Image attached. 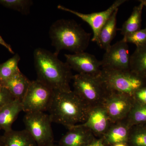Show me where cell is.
<instances>
[{
    "mask_svg": "<svg viewBox=\"0 0 146 146\" xmlns=\"http://www.w3.org/2000/svg\"><path fill=\"white\" fill-rule=\"evenodd\" d=\"M119 8L115 10L107 22L102 28L99 35L97 44L101 48L107 50L111 46V43L116 35L117 31V15Z\"/></svg>",
    "mask_w": 146,
    "mask_h": 146,
    "instance_id": "e0dca14e",
    "label": "cell"
},
{
    "mask_svg": "<svg viewBox=\"0 0 146 146\" xmlns=\"http://www.w3.org/2000/svg\"><path fill=\"white\" fill-rule=\"evenodd\" d=\"M31 81L19 71L10 78L0 83V85L8 90L14 100L22 102Z\"/></svg>",
    "mask_w": 146,
    "mask_h": 146,
    "instance_id": "9a60e30c",
    "label": "cell"
},
{
    "mask_svg": "<svg viewBox=\"0 0 146 146\" xmlns=\"http://www.w3.org/2000/svg\"><path fill=\"white\" fill-rule=\"evenodd\" d=\"M26 130L28 131L37 146H47L54 143V134L49 115L44 112L26 113L23 118Z\"/></svg>",
    "mask_w": 146,
    "mask_h": 146,
    "instance_id": "8992f818",
    "label": "cell"
},
{
    "mask_svg": "<svg viewBox=\"0 0 146 146\" xmlns=\"http://www.w3.org/2000/svg\"><path fill=\"white\" fill-rule=\"evenodd\" d=\"M141 1L143 3L144 6L145 7H146V0H141Z\"/></svg>",
    "mask_w": 146,
    "mask_h": 146,
    "instance_id": "1f68e13d",
    "label": "cell"
},
{
    "mask_svg": "<svg viewBox=\"0 0 146 146\" xmlns=\"http://www.w3.org/2000/svg\"><path fill=\"white\" fill-rule=\"evenodd\" d=\"M131 127L125 119L113 123L102 136L106 146L115 144L128 143Z\"/></svg>",
    "mask_w": 146,
    "mask_h": 146,
    "instance_id": "5bb4252c",
    "label": "cell"
},
{
    "mask_svg": "<svg viewBox=\"0 0 146 146\" xmlns=\"http://www.w3.org/2000/svg\"><path fill=\"white\" fill-rule=\"evenodd\" d=\"M111 146H129L128 143H119L115 144Z\"/></svg>",
    "mask_w": 146,
    "mask_h": 146,
    "instance_id": "f546056e",
    "label": "cell"
},
{
    "mask_svg": "<svg viewBox=\"0 0 146 146\" xmlns=\"http://www.w3.org/2000/svg\"><path fill=\"white\" fill-rule=\"evenodd\" d=\"M64 56L71 69L78 74L95 76L100 75L101 62L94 55L83 52Z\"/></svg>",
    "mask_w": 146,
    "mask_h": 146,
    "instance_id": "8fae6325",
    "label": "cell"
},
{
    "mask_svg": "<svg viewBox=\"0 0 146 146\" xmlns=\"http://www.w3.org/2000/svg\"><path fill=\"white\" fill-rule=\"evenodd\" d=\"M73 91L91 108L102 105L109 91L100 76L73 75Z\"/></svg>",
    "mask_w": 146,
    "mask_h": 146,
    "instance_id": "5b68a950",
    "label": "cell"
},
{
    "mask_svg": "<svg viewBox=\"0 0 146 146\" xmlns=\"http://www.w3.org/2000/svg\"><path fill=\"white\" fill-rule=\"evenodd\" d=\"M4 146H37L36 142L25 129H13L5 132L3 135Z\"/></svg>",
    "mask_w": 146,
    "mask_h": 146,
    "instance_id": "ac0fdd59",
    "label": "cell"
},
{
    "mask_svg": "<svg viewBox=\"0 0 146 146\" xmlns=\"http://www.w3.org/2000/svg\"><path fill=\"white\" fill-rule=\"evenodd\" d=\"M130 57L128 43L122 39L106 50L101 60L102 69L130 70Z\"/></svg>",
    "mask_w": 146,
    "mask_h": 146,
    "instance_id": "ba28073f",
    "label": "cell"
},
{
    "mask_svg": "<svg viewBox=\"0 0 146 146\" xmlns=\"http://www.w3.org/2000/svg\"><path fill=\"white\" fill-rule=\"evenodd\" d=\"M20 60L19 55L16 54L13 57L0 64V83L5 81L20 71L18 68Z\"/></svg>",
    "mask_w": 146,
    "mask_h": 146,
    "instance_id": "7402d4cb",
    "label": "cell"
},
{
    "mask_svg": "<svg viewBox=\"0 0 146 146\" xmlns=\"http://www.w3.org/2000/svg\"><path fill=\"white\" fill-rule=\"evenodd\" d=\"M47 146H60L58 145H55V144L53 143L51 144V145H49Z\"/></svg>",
    "mask_w": 146,
    "mask_h": 146,
    "instance_id": "d6a6232c",
    "label": "cell"
},
{
    "mask_svg": "<svg viewBox=\"0 0 146 146\" xmlns=\"http://www.w3.org/2000/svg\"><path fill=\"white\" fill-rule=\"evenodd\" d=\"M33 55L36 80L54 91H72L70 84L73 75L68 63L60 60L54 53L42 48L35 50Z\"/></svg>",
    "mask_w": 146,
    "mask_h": 146,
    "instance_id": "6da1fadb",
    "label": "cell"
},
{
    "mask_svg": "<svg viewBox=\"0 0 146 146\" xmlns=\"http://www.w3.org/2000/svg\"><path fill=\"white\" fill-rule=\"evenodd\" d=\"M126 1V0H117L106 10L90 14L80 13L61 5L58 6L57 8L60 10L72 13L89 24L92 28L94 33L91 40L92 42L97 43L99 35L102 28L115 10L119 8V7Z\"/></svg>",
    "mask_w": 146,
    "mask_h": 146,
    "instance_id": "30bf717a",
    "label": "cell"
},
{
    "mask_svg": "<svg viewBox=\"0 0 146 146\" xmlns=\"http://www.w3.org/2000/svg\"><path fill=\"white\" fill-rule=\"evenodd\" d=\"M53 93L52 89L37 80L31 81L22 102L23 111L27 113L48 111Z\"/></svg>",
    "mask_w": 146,
    "mask_h": 146,
    "instance_id": "52a82bcc",
    "label": "cell"
},
{
    "mask_svg": "<svg viewBox=\"0 0 146 146\" xmlns=\"http://www.w3.org/2000/svg\"><path fill=\"white\" fill-rule=\"evenodd\" d=\"M49 34L56 54L67 50L74 53L83 52L89 46L91 35L72 20L62 19L54 22Z\"/></svg>",
    "mask_w": 146,
    "mask_h": 146,
    "instance_id": "3957f363",
    "label": "cell"
},
{
    "mask_svg": "<svg viewBox=\"0 0 146 146\" xmlns=\"http://www.w3.org/2000/svg\"><path fill=\"white\" fill-rule=\"evenodd\" d=\"M23 111L22 102L14 100L0 109V130L5 132L12 130L13 123Z\"/></svg>",
    "mask_w": 146,
    "mask_h": 146,
    "instance_id": "2e32d148",
    "label": "cell"
},
{
    "mask_svg": "<svg viewBox=\"0 0 146 146\" xmlns=\"http://www.w3.org/2000/svg\"><path fill=\"white\" fill-rule=\"evenodd\" d=\"M60 138V146H87L96 138L94 133L86 128L73 126Z\"/></svg>",
    "mask_w": 146,
    "mask_h": 146,
    "instance_id": "4fadbf2b",
    "label": "cell"
},
{
    "mask_svg": "<svg viewBox=\"0 0 146 146\" xmlns=\"http://www.w3.org/2000/svg\"><path fill=\"white\" fill-rule=\"evenodd\" d=\"M112 123L106 110L102 105L91 108L86 121L76 125L86 128L92 131L95 137L101 138Z\"/></svg>",
    "mask_w": 146,
    "mask_h": 146,
    "instance_id": "7c38bea8",
    "label": "cell"
},
{
    "mask_svg": "<svg viewBox=\"0 0 146 146\" xmlns=\"http://www.w3.org/2000/svg\"><path fill=\"white\" fill-rule=\"evenodd\" d=\"M14 100L8 90L3 86L0 85V109Z\"/></svg>",
    "mask_w": 146,
    "mask_h": 146,
    "instance_id": "484cf974",
    "label": "cell"
},
{
    "mask_svg": "<svg viewBox=\"0 0 146 146\" xmlns=\"http://www.w3.org/2000/svg\"><path fill=\"white\" fill-rule=\"evenodd\" d=\"M131 127L146 124V104L134 102L133 107L125 119Z\"/></svg>",
    "mask_w": 146,
    "mask_h": 146,
    "instance_id": "44dd1931",
    "label": "cell"
},
{
    "mask_svg": "<svg viewBox=\"0 0 146 146\" xmlns=\"http://www.w3.org/2000/svg\"><path fill=\"white\" fill-rule=\"evenodd\" d=\"M140 2L139 5L133 7L130 17L124 22L121 28L119 29L123 36L141 29L142 11L144 6L141 0Z\"/></svg>",
    "mask_w": 146,
    "mask_h": 146,
    "instance_id": "ffe728a7",
    "label": "cell"
},
{
    "mask_svg": "<svg viewBox=\"0 0 146 146\" xmlns=\"http://www.w3.org/2000/svg\"><path fill=\"white\" fill-rule=\"evenodd\" d=\"M133 98L136 102L146 104V86L137 90L133 95Z\"/></svg>",
    "mask_w": 146,
    "mask_h": 146,
    "instance_id": "4316f807",
    "label": "cell"
},
{
    "mask_svg": "<svg viewBox=\"0 0 146 146\" xmlns=\"http://www.w3.org/2000/svg\"><path fill=\"white\" fill-rule=\"evenodd\" d=\"M128 144L129 146H146V124L131 127Z\"/></svg>",
    "mask_w": 146,
    "mask_h": 146,
    "instance_id": "603a6c76",
    "label": "cell"
},
{
    "mask_svg": "<svg viewBox=\"0 0 146 146\" xmlns=\"http://www.w3.org/2000/svg\"><path fill=\"white\" fill-rule=\"evenodd\" d=\"M0 146H4L3 136H1V135H0Z\"/></svg>",
    "mask_w": 146,
    "mask_h": 146,
    "instance_id": "4dcf8cb0",
    "label": "cell"
},
{
    "mask_svg": "<svg viewBox=\"0 0 146 146\" xmlns=\"http://www.w3.org/2000/svg\"><path fill=\"white\" fill-rule=\"evenodd\" d=\"M87 146H106L105 144L102 137L98 138H95Z\"/></svg>",
    "mask_w": 146,
    "mask_h": 146,
    "instance_id": "83f0119b",
    "label": "cell"
},
{
    "mask_svg": "<svg viewBox=\"0 0 146 146\" xmlns=\"http://www.w3.org/2000/svg\"><path fill=\"white\" fill-rule=\"evenodd\" d=\"M134 103L133 97L117 92H109L102 106L113 123L125 119Z\"/></svg>",
    "mask_w": 146,
    "mask_h": 146,
    "instance_id": "9c48e42d",
    "label": "cell"
},
{
    "mask_svg": "<svg viewBox=\"0 0 146 146\" xmlns=\"http://www.w3.org/2000/svg\"><path fill=\"white\" fill-rule=\"evenodd\" d=\"M33 2L30 0H0V4L5 7L28 15Z\"/></svg>",
    "mask_w": 146,
    "mask_h": 146,
    "instance_id": "cb8c5ba5",
    "label": "cell"
},
{
    "mask_svg": "<svg viewBox=\"0 0 146 146\" xmlns=\"http://www.w3.org/2000/svg\"><path fill=\"white\" fill-rule=\"evenodd\" d=\"M91 108L72 90L54 91L48 111L52 122L68 128L85 122Z\"/></svg>",
    "mask_w": 146,
    "mask_h": 146,
    "instance_id": "7a4b0ae2",
    "label": "cell"
},
{
    "mask_svg": "<svg viewBox=\"0 0 146 146\" xmlns=\"http://www.w3.org/2000/svg\"><path fill=\"white\" fill-rule=\"evenodd\" d=\"M100 77L109 92H115L133 97L138 89L146 86V78L130 70L102 69Z\"/></svg>",
    "mask_w": 146,
    "mask_h": 146,
    "instance_id": "277c9868",
    "label": "cell"
},
{
    "mask_svg": "<svg viewBox=\"0 0 146 146\" xmlns=\"http://www.w3.org/2000/svg\"><path fill=\"white\" fill-rule=\"evenodd\" d=\"M129 68L132 72L146 78V43L136 46L130 56Z\"/></svg>",
    "mask_w": 146,
    "mask_h": 146,
    "instance_id": "d6986e66",
    "label": "cell"
},
{
    "mask_svg": "<svg viewBox=\"0 0 146 146\" xmlns=\"http://www.w3.org/2000/svg\"><path fill=\"white\" fill-rule=\"evenodd\" d=\"M127 43L136 45V46H141L146 43V27L138 31L123 36V38Z\"/></svg>",
    "mask_w": 146,
    "mask_h": 146,
    "instance_id": "d4e9b609",
    "label": "cell"
},
{
    "mask_svg": "<svg viewBox=\"0 0 146 146\" xmlns=\"http://www.w3.org/2000/svg\"><path fill=\"white\" fill-rule=\"evenodd\" d=\"M0 44L2 46H3L4 47H5L7 49V50L12 54H14V52H13V50H12L11 47V46L9 44L5 42L4 40L3 39L2 37L0 35Z\"/></svg>",
    "mask_w": 146,
    "mask_h": 146,
    "instance_id": "f1b7e54d",
    "label": "cell"
}]
</instances>
